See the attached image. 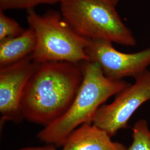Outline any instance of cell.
I'll return each mask as SVG.
<instances>
[{"instance_id": "cell-12", "label": "cell", "mask_w": 150, "mask_h": 150, "mask_svg": "<svg viewBox=\"0 0 150 150\" xmlns=\"http://www.w3.org/2000/svg\"><path fill=\"white\" fill-rule=\"evenodd\" d=\"M62 0H0V10L33 9L36 6L43 4L54 5Z\"/></svg>"}, {"instance_id": "cell-2", "label": "cell", "mask_w": 150, "mask_h": 150, "mask_svg": "<svg viewBox=\"0 0 150 150\" xmlns=\"http://www.w3.org/2000/svg\"><path fill=\"white\" fill-rule=\"evenodd\" d=\"M81 64L83 80L72 104L61 117L38 133V139L47 144L62 146L75 129L93 123L98 110L108 98L130 85L123 80L107 77L95 62L86 61Z\"/></svg>"}, {"instance_id": "cell-13", "label": "cell", "mask_w": 150, "mask_h": 150, "mask_svg": "<svg viewBox=\"0 0 150 150\" xmlns=\"http://www.w3.org/2000/svg\"><path fill=\"white\" fill-rule=\"evenodd\" d=\"M18 150H58L54 145L47 144L43 146L36 147H26L20 149Z\"/></svg>"}, {"instance_id": "cell-9", "label": "cell", "mask_w": 150, "mask_h": 150, "mask_svg": "<svg viewBox=\"0 0 150 150\" xmlns=\"http://www.w3.org/2000/svg\"><path fill=\"white\" fill-rule=\"evenodd\" d=\"M36 45V35L31 27L17 37L0 41V67L14 64L32 54Z\"/></svg>"}, {"instance_id": "cell-1", "label": "cell", "mask_w": 150, "mask_h": 150, "mask_svg": "<svg viewBox=\"0 0 150 150\" xmlns=\"http://www.w3.org/2000/svg\"><path fill=\"white\" fill-rule=\"evenodd\" d=\"M83 80L81 64H40L28 81L21 101L23 120L46 127L66 112Z\"/></svg>"}, {"instance_id": "cell-5", "label": "cell", "mask_w": 150, "mask_h": 150, "mask_svg": "<svg viewBox=\"0 0 150 150\" xmlns=\"http://www.w3.org/2000/svg\"><path fill=\"white\" fill-rule=\"evenodd\" d=\"M134 80V83L118 93L112 102L101 106L95 115L93 124L111 137L120 129H126L134 113L150 100V70L138 75Z\"/></svg>"}, {"instance_id": "cell-6", "label": "cell", "mask_w": 150, "mask_h": 150, "mask_svg": "<svg viewBox=\"0 0 150 150\" xmlns=\"http://www.w3.org/2000/svg\"><path fill=\"white\" fill-rule=\"evenodd\" d=\"M112 43L103 40H90L86 50L90 61L98 64L106 77L116 80L134 79L148 70L150 47L134 53H125L117 50Z\"/></svg>"}, {"instance_id": "cell-10", "label": "cell", "mask_w": 150, "mask_h": 150, "mask_svg": "<svg viewBox=\"0 0 150 150\" xmlns=\"http://www.w3.org/2000/svg\"><path fill=\"white\" fill-rule=\"evenodd\" d=\"M132 142L126 150H150V130L145 120L137 121L132 129Z\"/></svg>"}, {"instance_id": "cell-7", "label": "cell", "mask_w": 150, "mask_h": 150, "mask_svg": "<svg viewBox=\"0 0 150 150\" xmlns=\"http://www.w3.org/2000/svg\"><path fill=\"white\" fill-rule=\"evenodd\" d=\"M40 64L32 54L14 64L0 67V113L1 122L18 123L23 120L21 101L28 81Z\"/></svg>"}, {"instance_id": "cell-3", "label": "cell", "mask_w": 150, "mask_h": 150, "mask_svg": "<svg viewBox=\"0 0 150 150\" xmlns=\"http://www.w3.org/2000/svg\"><path fill=\"white\" fill-rule=\"evenodd\" d=\"M59 4L64 20L81 36L127 46L136 44L113 0H62Z\"/></svg>"}, {"instance_id": "cell-8", "label": "cell", "mask_w": 150, "mask_h": 150, "mask_svg": "<svg viewBox=\"0 0 150 150\" xmlns=\"http://www.w3.org/2000/svg\"><path fill=\"white\" fill-rule=\"evenodd\" d=\"M107 132L93 123H85L73 131L61 150H126L125 145L111 140Z\"/></svg>"}, {"instance_id": "cell-14", "label": "cell", "mask_w": 150, "mask_h": 150, "mask_svg": "<svg viewBox=\"0 0 150 150\" xmlns=\"http://www.w3.org/2000/svg\"><path fill=\"white\" fill-rule=\"evenodd\" d=\"M113 1H114V2L117 5V3H118V1H119V0H113Z\"/></svg>"}, {"instance_id": "cell-11", "label": "cell", "mask_w": 150, "mask_h": 150, "mask_svg": "<svg viewBox=\"0 0 150 150\" xmlns=\"http://www.w3.org/2000/svg\"><path fill=\"white\" fill-rule=\"evenodd\" d=\"M25 30L14 19L6 16L4 11L0 10V41L17 37Z\"/></svg>"}, {"instance_id": "cell-4", "label": "cell", "mask_w": 150, "mask_h": 150, "mask_svg": "<svg viewBox=\"0 0 150 150\" xmlns=\"http://www.w3.org/2000/svg\"><path fill=\"white\" fill-rule=\"evenodd\" d=\"M27 20L37 38L32 54L36 63L64 61L81 64L90 61L86 52L90 40L75 32L59 12L50 10L41 15L31 9L27 10Z\"/></svg>"}]
</instances>
